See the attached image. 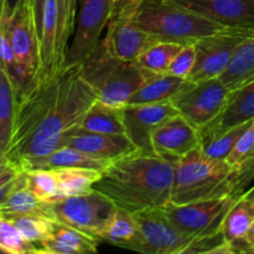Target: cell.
Instances as JSON below:
<instances>
[{
  "label": "cell",
  "instance_id": "obj_1",
  "mask_svg": "<svg viewBox=\"0 0 254 254\" xmlns=\"http://www.w3.org/2000/svg\"><path fill=\"white\" fill-rule=\"evenodd\" d=\"M97 101L81 64L35 78L16 96L11 138L4 155L19 168L25 161L49 155L61 148L68 131Z\"/></svg>",
  "mask_w": 254,
  "mask_h": 254
},
{
  "label": "cell",
  "instance_id": "obj_2",
  "mask_svg": "<svg viewBox=\"0 0 254 254\" xmlns=\"http://www.w3.org/2000/svg\"><path fill=\"white\" fill-rule=\"evenodd\" d=\"M176 161L136 150L112 161L93 189L129 212L165 207L171 202Z\"/></svg>",
  "mask_w": 254,
  "mask_h": 254
},
{
  "label": "cell",
  "instance_id": "obj_3",
  "mask_svg": "<svg viewBox=\"0 0 254 254\" xmlns=\"http://www.w3.org/2000/svg\"><path fill=\"white\" fill-rule=\"evenodd\" d=\"M254 178V164L233 168L226 160H216L197 146L176 161L171 202L189 203L230 195H242Z\"/></svg>",
  "mask_w": 254,
  "mask_h": 254
},
{
  "label": "cell",
  "instance_id": "obj_4",
  "mask_svg": "<svg viewBox=\"0 0 254 254\" xmlns=\"http://www.w3.org/2000/svg\"><path fill=\"white\" fill-rule=\"evenodd\" d=\"M139 26L158 41L195 45L227 26L184 6L175 0H144L136 12Z\"/></svg>",
  "mask_w": 254,
  "mask_h": 254
},
{
  "label": "cell",
  "instance_id": "obj_5",
  "mask_svg": "<svg viewBox=\"0 0 254 254\" xmlns=\"http://www.w3.org/2000/svg\"><path fill=\"white\" fill-rule=\"evenodd\" d=\"M82 73L96 92L99 102L123 108L150 73L135 61L118 59L107 51L102 40L98 46L81 64Z\"/></svg>",
  "mask_w": 254,
  "mask_h": 254
},
{
  "label": "cell",
  "instance_id": "obj_6",
  "mask_svg": "<svg viewBox=\"0 0 254 254\" xmlns=\"http://www.w3.org/2000/svg\"><path fill=\"white\" fill-rule=\"evenodd\" d=\"M116 210L117 206L106 195L92 189L83 195L69 196L50 203V218L102 241Z\"/></svg>",
  "mask_w": 254,
  "mask_h": 254
},
{
  "label": "cell",
  "instance_id": "obj_7",
  "mask_svg": "<svg viewBox=\"0 0 254 254\" xmlns=\"http://www.w3.org/2000/svg\"><path fill=\"white\" fill-rule=\"evenodd\" d=\"M143 2L144 0H116L102 44L118 59L135 61L145 50L159 42L136 21V12Z\"/></svg>",
  "mask_w": 254,
  "mask_h": 254
},
{
  "label": "cell",
  "instance_id": "obj_8",
  "mask_svg": "<svg viewBox=\"0 0 254 254\" xmlns=\"http://www.w3.org/2000/svg\"><path fill=\"white\" fill-rule=\"evenodd\" d=\"M138 233L128 250L146 254L188 253L198 238L179 231L166 216L163 207L148 208L134 212Z\"/></svg>",
  "mask_w": 254,
  "mask_h": 254
},
{
  "label": "cell",
  "instance_id": "obj_9",
  "mask_svg": "<svg viewBox=\"0 0 254 254\" xmlns=\"http://www.w3.org/2000/svg\"><path fill=\"white\" fill-rule=\"evenodd\" d=\"M241 195L196 201L189 203L169 202L165 211L173 225L185 235L195 238H207L222 233L226 215Z\"/></svg>",
  "mask_w": 254,
  "mask_h": 254
},
{
  "label": "cell",
  "instance_id": "obj_10",
  "mask_svg": "<svg viewBox=\"0 0 254 254\" xmlns=\"http://www.w3.org/2000/svg\"><path fill=\"white\" fill-rule=\"evenodd\" d=\"M232 91L218 77L190 82L171 98L179 114L200 130L215 121L225 109Z\"/></svg>",
  "mask_w": 254,
  "mask_h": 254
},
{
  "label": "cell",
  "instance_id": "obj_11",
  "mask_svg": "<svg viewBox=\"0 0 254 254\" xmlns=\"http://www.w3.org/2000/svg\"><path fill=\"white\" fill-rule=\"evenodd\" d=\"M116 0H78L76 27L64 66H77L88 59L102 40L113 14Z\"/></svg>",
  "mask_w": 254,
  "mask_h": 254
},
{
  "label": "cell",
  "instance_id": "obj_12",
  "mask_svg": "<svg viewBox=\"0 0 254 254\" xmlns=\"http://www.w3.org/2000/svg\"><path fill=\"white\" fill-rule=\"evenodd\" d=\"M254 31L253 27H226L196 42V64L188 78L190 82L220 77L232 61L241 42Z\"/></svg>",
  "mask_w": 254,
  "mask_h": 254
},
{
  "label": "cell",
  "instance_id": "obj_13",
  "mask_svg": "<svg viewBox=\"0 0 254 254\" xmlns=\"http://www.w3.org/2000/svg\"><path fill=\"white\" fill-rule=\"evenodd\" d=\"M1 29L6 32L16 59L35 78L40 67V35L35 24L31 0H24Z\"/></svg>",
  "mask_w": 254,
  "mask_h": 254
},
{
  "label": "cell",
  "instance_id": "obj_14",
  "mask_svg": "<svg viewBox=\"0 0 254 254\" xmlns=\"http://www.w3.org/2000/svg\"><path fill=\"white\" fill-rule=\"evenodd\" d=\"M179 114L171 101L150 104H128L123 107L126 135L145 153H154L151 135L159 126Z\"/></svg>",
  "mask_w": 254,
  "mask_h": 254
},
{
  "label": "cell",
  "instance_id": "obj_15",
  "mask_svg": "<svg viewBox=\"0 0 254 254\" xmlns=\"http://www.w3.org/2000/svg\"><path fill=\"white\" fill-rule=\"evenodd\" d=\"M151 144L155 154L178 161L200 146V134L188 119L176 114L154 130Z\"/></svg>",
  "mask_w": 254,
  "mask_h": 254
},
{
  "label": "cell",
  "instance_id": "obj_16",
  "mask_svg": "<svg viewBox=\"0 0 254 254\" xmlns=\"http://www.w3.org/2000/svg\"><path fill=\"white\" fill-rule=\"evenodd\" d=\"M62 146L78 149L93 158L112 163L136 151V146L126 134H101L82 130H69Z\"/></svg>",
  "mask_w": 254,
  "mask_h": 254
},
{
  "label": "cell",
  "instance_id": "obj_17",
  "mask_svg": "<svg viewBox=\"0 0 254 254\" xmlns=\"http://www.w3.org/2000/svg\"><path fill=\"white\" fill-rule=\"evenodd\" d=\"M227 27L254 26V0H175Z\"/></svg>",
  "mask_w": 254,
  "mask_h": 254
},
{
  "label": "cell",
  "instance_id": "obj_18",
  "mask_svg": "<svg viewBox=\"0 0 254 254\" xmlns=\"http://www.w3.org/2000/svg\"><path fill=\"white\" fill-rule=\"evenodd\" d=\"M254 119V79L231 93L222 113L198 130L200 144L228 129Z\"/></svg>",
  "mask_w": 254,
  "mask_h": 254
},
{
  "label": "cell",
  "instance_id": "obj_19",
  "mask_svg": "<svg viewBox=\"0 0 254 254\" xmlns=\"http://www.w3.org/2000/svg\"><path fill=\"white\" fill-rule=\"evenodd\" d=\"M59 50V9L57 0L45 1L40 34V67L35 78H47L64 68ZM34 78V79H35Z\"/></svg>",
  "mask_w": 254,
  "mask_h": 254
},
{
  "label": "cell",
  "instance_id": "obj_20",
  "mask_svg": "<svg viewBox=\"0 0 254 254\" xmlns=\"http://www.w3.org/2000/svg\"><path fill=\"white\" fill-rule=\"evenodd\" d=\"M98 240L92 236L54 221L51 235L39 245L41 253L49 254H88L98 250Z\"/></svg>",
  "mask_w": 254,
  "mask_h": 254
},
{
  "label": "cell",
  "instance_id": "obj_21",
  "mask_svg": "<svg viewBox=\"0 0 254 254\" xmlns=\"http://www.w3.org/2000/svg\"><path fill=\"white\" fill-rule=\"evenodd\" d=\"M109 161L93 158L78 149L71 146H61L51 154L41 158L27 160L20 166L22 171L36 170V169H50L56 170L62 168H86L103 171L109 165Z\"/></svg>",
  "mask_w": 254,
  "mask_h": 254
},
{
  "label": "cell",
  "instance_id": "obj_22",
  "mask_svg": "<svg viewBox=\"0 0 254 254\" xmlns=\"http://www.w3.org/2000/svg\"><path fill=\"white\" fill-rule=\"evenodd\" d=\"M71 130L101 134H126L123 108H117L97 101Z\"/></svg>",
  "mask_w": 254,
  "mask_h": 254
},
{
  "label": "cell",
  "instance_id": "obj_23",
  "mask_svg": "<svg viewBox=\"0 0 254 254\" xmlns=\"http://www.w3.org/2000/svg\"><path fill=\"white\" fill-rule=\"evenodd\" d=\"M44 216L50 218V202L41 201L25 185L24 171L14 190L0 206V217L15 218L19 216Z\"/></svg>",
  "mask_w": 254,
  "mask_h": 254
},
{
  "label": "cell",
  "instance_id": "obj_24",
  "mask_svg": "<svg viewBox=\"0 0 254 254\" xmlns=\"http://www.w3.org/2000/svg\"><path fill=\"white\" fill-rule=\"evenodd\" d=\"M218 78L232 92L254 79V31L241 42L232 61Z\"/></svg>",
  "mask_w": 254,
  "mask_h": 254
},
{
  "label": "cell",
  "instance_id": "obj_25",
  "mask_svg": "<svg viewBox=\"0 0 254 254\" xmlns=\"http://www.w3.org/2000/svg\"><path fill=\"white\" fill-rule=\"evenodd\" d=\"M186 83H188V79L179 78L173 74H151L141 84L140 88L131 96L128 104H150L171 101V98Z\"/></svg>",
  "mask_w": 254,
  "mask_h": 254
},
{
  "label": "cell",
  "instance_id": "obj_26",
  "mask_svg": "<svg viewBox=\"0 0 254 254\" xmlns=\"http://www.w3.org/2000/svg\"><path fill=\"white\" fill-rule=\"evenodd\" d=\"M253 220L254 210L252 207V203H251V200L241 195L238 200L233 203V206L230 208L225 220H223V238L228 241V242L233 243L236 247V245L242 242L245 236L247 235Z\"/></svg>",
  "mask_w": 254,
  "mask_h": 254
},
{
  "label": "cell",
  "instance_id": "obj_27",
  "mask_svg": "<svg viewBox=\"0 0 254 254\" xmlns=\"http://www.w3.org/2000/svg\"><path fill=\"white\" fill-rule=\"evenodd\" d=\"M60 184V200L88 192L101 178L102 171L86 168L56 169Z\"/></svg>",
  "mask_w": 254,
  "mask_h": 254
},
{
  "label": "cell",
  "instance_id": "obj_28",
  "mask_svg": "<svg viewBox=\"0 0 254 254\" xmlns=\"http://www.w3.org/2000/svg\"><path fill=\"white\" fill-rule=\"evenodd\" d=\"M16 109V92L0 61V153L4 154L11 138Z\"/></svg>",
  "mask_w": 254,
  "mask_h": 254
},
{
  "label": "cell",
  "instance_id": "obj_29",
  "mask_svg": "<svg viewBox=\"0 0 254 254\" xmlns=\"http://www.w3.org/2000/svg\"><path fill=\"white\" fill-rule=\"evenodd\" d=\"M138 233V223L133 212L117 207L111 222L102 236V241L112 243L117 247L128 250Z\"/></svg>",
  "mask_w": 254,
  "mask_h": 254
},
{
  "label": "cell",
  "instance_id": "obj_30",
  "mask_svg": "<svg viewBox=\"0 0 254 254\" xmlns=\"http://www.w3.org/2000/svg\"><path fill=\"white\" fill-rule=\"evenodd\" d=\"M183 45L175 42L159 41L143 52L135 62L139 67L150 74L166 73L174 57L178 55Z\"/></svg>",
  "mask_w": 254,
  "mask_h": 254
},
{
  "label": "cell",
  "instance_id": "obj_31",
  "mask_svg": "<svg viewBox=\"0 0 254 254\" xmlns=\"http://www.w3.org/2000/svg\"><path fill=\"white\" fill-rule=\"evenodd\" d=\"M26 188L45 202L60 201V184L56 170L50 169H36L24 171Z\"/></svg>",
  "mask_w": 254,
  "mask_h": 254
},
{
  "label": "cell",
  "instance_id": "obj_32",
  "mask_svg": "<svg viewBox=\"0 0 254 254\" xmlns=\"http://www.w3.org/2000/svg\"><path fill=\"white\" fill-rule=\"evenodd\" d=\"M0 61H1L5 71L7 72V76L14 86L16 96H19L24 89L29 87L34 78L16 59L11 46H10L6 32L2 29H0Z\"/></svg>",
  "mask_w": 254,
  "mask_h": 254
},
{
  "label": "cell",
  "instance_id": "obj_33",
  "mask_svg": "<svg viewBox=\"0 0 254 254\" xmlns=\"http://www.w3.org/2000/svg\"><path fill=\"white\" fill-rule=\"evenodd\" d=\"M0 253H41V250L35 243L25 238L14 221L0 217Z\"/></svg>",
  "mask_w": 254,
  "mask_h": 254
},
{
  "label": "cell",
  "instance_id": "obj_34",
  "mask_svg": "<svg viewBox=\"0 0 254 254\" xmlns=\"http://www.w3.org/2000/svg\"><path fill=\"white\" fill-rule=\"evenodd\" d=\"M251 123H252V121L240 124V126L233 127V128L208 139V140L202 141L200 144L201 149L210 158L216 159V160H226L232 151L233 146L240 139V136L245 133V130L251 126Z\"/></svg>",
  "mask_w": 254,
  "mask_h": 254
},
{
  "label": "cell",
  "instance_id": "obj_35",
  "mask_svg": "<svg viewBox=\"0 0 254 254\" xmlns=\"http://www.w3.org/2000/svg\"><path fill=\"white\" fill-rule=\"evenodd\" d=\"M78 0H57L59 9V50L62 60L66 59L67 47L76 27Z\"/></svg>",
  "mask_w": 254,
  "mask_h": 254
},
{
  "label": "cell",
  "instance_id": "obj_36",
  "mask_svg": "<svg viewBox=\"0 0 254 254\" xmlns=\"http://www.w3.org/2000/svg\"><path fill=\"white\" fill-rule=\"evenodd\" d=\"M11 220L21 231L25 238L36 246L51 235L54 227V220L44 216H19Z\"/></svg>",
  "mask_w": 254,
  "mask_h": 254
},
{
  "label": "cell",
  "instance_id": "obj_37",
  "mask_svg": "<svg viewBox=\"0 0 254 254\" xmlns=\"http://www.w3.org/2000/svg\"><path fill=\"white\" fill-rule=\"evenodd\" d=\"M226 161L233 168H246L254 164V119L240 136Z\"/></svg>",
  "mask_w": 254,
  "mask_h": 254
},
{
  "label": "cell",
  "instance_id": "obj_38",
  "mask_svg": "<svg viewBox=\"0 0 254 254\" xmlns=\"http://www.w3.org/2000/svg\"><path fill=\"white\" fill-rule=\"evenodd\" d=\"M196 64V47L195 45H185L174 57L166 73L173 74L179 78L188 79L192 73Z\"/></svg>",
  "mask_w": 254,
  "mask_h": 254
},
{
  "label": "cell",
  "instance_id": "obj_39",
  "mask_svg": "<svg viewBox=\"0 0 254 254\" xmlns=\"http://www.w3.org/2000/svg\"><path fill=\"white\" fill-rule=\"evenodd\" d=\"M22 170L9 160L2 153H0V206L5 202L16 186Z\"/></svg>",
  "mask_w": 254,
  "mask_h": 254
},
{
  "label": "cell",
  "instance_id": "obj_40",
  "mask_svg": "<svg viewBox=\"0 0 254 254\" xmlns=\"http://www.w3.org/2000/svg\"><path fill=\"white\" fill-rule=\"evenodd\" d=\"M24 0H4V10H2V20H1V27L9 22V20L14 16L16 10L19 9L20 5L22 4Z\"/></svg>",
  "mask_w": 254,
  "mask_h": 254
},
{
  "label": "cell",
  "instance_id": "obj_41",
  "mask_svg": "<svg viewBox=\"0 0 254 254\" xmlns=\"http://www.w3.org/2000/svg\"><path fill=\"white\" fill-rule=\"evenodd\" d=\"M236 248H237L238 253H254V220L247 235L245 236L242 242L236 245Z\"/></svg>",
  "mask_w": 254,
  "mask_h": 254
},
{
  "label": "cell",
  "instance_id": "obj_42",
  "mask_svg": "<svg viewBox=\"0 0 254 254\" xmlns=\"http://www.w3.org/2000/svg\"><path fill=\"white\" fill-rule=\"evenodd\" d=\"M45 1L46 0H31L32 2V12H34L35 24H36L39 35L41 34V25H42V14H44Z\"/></svg>",
  "mask_w": 254,
  "mask_h": 254
},
{
  "label": "cell",
  "instance_id": "obj_43",
  "mask_svg": "<svg viewBox=\"0 0 254 254\" xmlns=\"http://www.w3.org/2000/svg\"><path fill=\"white\" fill-rule=\"evenodd\" d=\"M242 195L245 196L246 198H248V200H253L254 198V186L252 189H250L248 191H246V192H243Z\"/></svg>",
  "mask_w": 254,
  "mask_h": 254
},
{
  "label": "cell",
  "instance_id": "obj_44",
  "mask_svg": "<svg viewBox=\"0 0 254 254\" xmlns=\"http://www.w3.org/2000/svg\"><path fill=\"white\" fill-rule=\"evenodd\" d=\"M251 203H252V207H253V210H254V198H253V200H251Z\"/></svg>",
  "mask_w": 254,
  "mask_h": 254
}]
</instances>
